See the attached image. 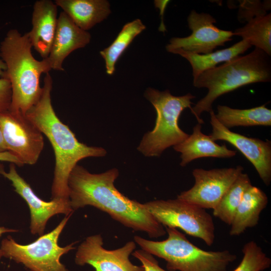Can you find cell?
Segmentation results:
<instances>
[{
  "mask_svg": "<svg viewBox=\"0 0 271 271\" xmlns=\"http://www.w3.org/2000/svg\"><path fill=\"white\" fill-rule=\"evenodd\" d=\"M118 175L116 168L92 174L76 165L68 181L69 199L73 210L92 206L107 213L124 226L145 232L151 238L165 235V228L143 204L129 199L117 190L114 183Z\"/></svg>",
  "mask_w": 271,
  "mask_h": 271,
  "instance_id": "cell-1",
  "label": "cell"
},
{
  "mask_svg": "<svg viewBox=\"0 0 271 271\" xmlns=\"http://www.w3.org/2000/svg\"><path fill=\"white\" fill-rule=\"evenodd\" d=\"M52 84L51 75L46 74L41 97L25 115L48 138L54 150L55 164L52 199H69L68 178L77 163L86 158L105 156L107 152L103 148L79 142L69 127L60 120L52 104Z\"/></svg>",
  "mask_w": 271,
  "mask_h": 271,
  "instance_id": "cell-2",
  "label": "cell"
},
{
  "mask_svg": "<svg viewBox=\"0 0 271 271\" xmlns=\"http://www.w3.org/2000/svg\"><path fill=\"white\" fill-rule=\"evenodd\" d=\"M28 33L10 30L0 47V56L7 69L5 77L11 85L9 110L25 115L38 101L42 93L40 76L51 70L47 59L38 61L33 56Z\"/></svg>",
  "mask_w": 271,
  "mask_h": 271,
  "instance_id": "cell-3",
  "label": "cell"
},
{
  "mask_svg": "<svg viewBox=\"0 0 271 271\" xmlns=\"http://www.w3.org/2000/svg\"><path fill=\"white\" fill-rule=\"evenodd\" d=\"M270 81V56L255 48L246 55L204 71L193 80L195 87L206 88L208 92L191 107V112L202 124L204 121L200 116L212 110V104L219 96L248 84Z\"/></svg>",
  "mask_w": 271,
  "mask_h": 271,
  "instance_id": "cell-4",
  "label": "cell"
},
{
  "mask_svg": "<svg viewBox=\"0 0 271 271\" xmlns=\"http://www.w3.org/2000/svg\"><path fill=\"white\" fill-rule=\"evenodd\" d=\"M168 237L160 241L134 236L141 249L164 259L170 271H227L236 259L229 250L206 251L191 243L177 229L165 227Z\"/></svg>",
  "mask_w": 271,
  "mask_h": 271,
  "instance_id": "cell-5",
  "label": "cell"
},
{
  "mask_svg": "<svg viewBox=\"0 0 271 271\" xmlns=\"http://www.w3.org/2000/svg\"><path fill=\"white\" fill-rule=\"evenodd\" d=\"M145 96L155 108L157 118L154 129L145 134L137 149L145 156L159 157L166 149L180 144L189 136L179 127L178 120L185 109H191V100L195 96L190 93L174 96L169 90L150 87Z\"/></svg>",
  "mask_w": 271,
  "mask_h": 271,
  "instance_id": "cell-6",
  "label": "cell"
},
{
  "mask_svg": "<svg viewBox=\"0 0 271 271\" xmlns=\"http://www.w3.org/2000/svg\"><path fill=\"white\" fill-rule=\"evenodd\" d=\"M71 215L66 216L51 231L26 245L17 243L9 236L1 242L3 256L23 264L30 271H69L60 257L75 248L74 244L61 247L59 236Z\"/></svg>",
  "mask_w": 271,
  "mask_h": 271,
  "instance_id": "cell-7",
  "label": "cell"
},
{
  "mask_svg": "<svg viewBox=\"0 0 271 271\" xmlns=\"http://www.w3.org/2000/svg\"><path fill=\"white\" fill-rule=\"evenodd\" d=\"M143 205L164 227L180 228L202 239L208 246L213 244L215 225L212 216L205 209L178 198L156 200Z\"/></svg>",
  "mask_w": 271,
  "mask_h": 271,
  "instance_id": "cell-8",
  "label": "cell"
},
{
  "mask_svg": "<svg viewBox=\"0 0 271 271\" xmlns=\"http://www.w3.org/2000/svg\"><path fill=\"white\" fill-rule=\"evenodd\" d=\"M0 127L8 151L23 164H35L43 150V134L21 112H0Z\"/></svg>",
  "mask_w": 271,
  "mask_h": 271,
  "instance_id": "cell-9",
  "label": "cell"
},
{
  "mask_svg": "<svg viewBox=\"0 0 271 271\" xmlns=\"http://www.w3.org/2000/svg\"><path fill=\"white\" fill-rule=\"evenodd\" d=\"M216 21L211 15L192 10L187 18L190 35L183 38L175 37L166 46L168 52L176 50L198 54H206L214 51L219 46L232 40L231 31L220 29L214 24Z\"/></svg>",
  "mask_w": 271,
  "mask_h": 271,
  "instance_id": "cell-10",
  "label": "cell"
},
{
  "mask_svg": "<svg viewBox=\"0 0 271 271\" xmlns=\"http://www.w3.org/2000/svg\"><path fill=\"white\" fill-rule=\"evenodd\" d=\"M243 171L241 166L208 170L195 169L192 171L194 185L182 192L177 198L205 209H213Z\"/></svg>",
  "mask_w": 271,
  "mask_h": 271,
  "instance_id": "cell-11",
  "label": "cell"
},
{
  "mask_svg": "<svg viewBox=\"0 0 271 271\" xmlns=\"http://www.w3.org/2000/svg\"><path fill=\"white\" fill-rule=\"evenodd\" d=\"M136 244L129 241L121 247L107 250L103 247L100 234L89 236L78 247L75 262L79 265L89 264L95 271H144L142 265H136L129 259Z\"/></svg>",
  "mask_w": 271,
  "mask_h": 271,
  "instance_id": "cell-12",
  "label": "cell"
},
{
  "mask_svg": "<svg viewBox=\"0 0 271 271\" xmlns=\"http://www.w3.org/2000/svg\"><path fill=\"white\" fill-rule=\"evenodd\" d=\"M0 174L11 181L15 192L27 203L30 212V228L32 234L39 236L44 234L46 224L53 216L58 214L68 216L74 212L69 199H52L50 201H45L39 198L18 173L15 164L10 163L8 172L0 165Z\"/></svg>",
  "mask_w": 271,
  "mask_h": 271,
  "instance_id": "cell-13",
  "label": "cell"
},
{
  "mask_svg": "<svg viewBox=\"0 0 271 271\" xmlns=\"http://www.w3.org/2000/svg\"><path fill=\"white\" fill-rule=\"evenodd\" d=\"M212 132L209 135L214 141L228 142L235 147L252 164L263 183L271 182V142L249 138L231 131L216 119L212 110L209 112Z\"/></svg>",
  "mask_w": 271,
  "mask_h": 271,
  "instance_id": "cell-14",
  "label": "cell"
},
{
  "mask_svg": "<svg viewBox=\"0 0 271 271\" xmlns=\"http://www.w3.org/2000/svg\"><path fill=\"white\" fill-rule=\"evenodd\" d=\"M91 35L78 27L64 12L60 13L49 55L46 58L51 69L63 71L64 59L73 51L84 47Z\"/></svg>",
  "mask_w": 271,
  "mask_h": 271,
  "instance_id": "cell-15",
  "label": "cell"
},
{
  "mask_svg": "<svg viewBox=\"0 0 271 271\" xmlns=\"http://www.w3.org/2000/svg\"><path fill=\"white\" fill-rule=\"evenodd\" d=\"M57 20V6L55 3L50 0H40L35 3L32 28L28 33L32 47L43 59L49 55Z\"/></svg>",
  "mask_w": 271,
  "mask_h": 271,
  "instance_id": "cell-16",
  "label": "cell"
},
{
  "mask_svg": "<svg viewBox=\"0 0 271 271\" xmlns=\"http://www.w3.org/2000/svg\"><path fill=\"white\" fill-rule=\"evenodd\" d=\"M181 154L180 166L185 167L192 161L204 157L229 158L235 156L236 151L227 148L225 144L219 145L208 135L202 131V125L197 123L193 132L180 144L173 147Z\"/></svg>",
  "mask_w": 271,
  "mask_h": 271,
  "instance_id": "cell-17",
  "label": "cell"
},
{
  "mask_svg": "<svg viewBox=\"0 0 271 271\" xmlns=\"http://www.w3.org/2000/svg\"><path fill=\"white\" fill-rule=\"evenodd\" d=\"M268 203L266 194L259 188L250 185L244 191L230 225L229 234L239 235L248 228L257 225L261 212Z\"/></svg>",
  "mask_w": 271,
  "mask_h": 271,
  "instance_id": "cell-18",
  "label": "cell"
},
{
  "mask_svg": "<svg viewBox=\"0 0 271 271\" xmlns=\"http://www.w3.org/2000/svg\"><path fill=\"white\" fill-rule=\"evenodd\" d=\"M55 3L78 27L86 31L111 13L109 3L105 0H56Z\"/></svg>",
  "mask_w": 271,
  "mask_h": 271,
  "instance_id": "cell-19",
  "label": "cell"
},
{
  "mask_svg": "<svg viewBox=\"0 0 271 271\" xmlns=\"http://www.w3.org/2000/svg\"><path fill=\"white\" fill-rule=\"evenodd\" d=\"M251 47L247 41L241 40L229 48L206 54H193L182 50H174L172 53L180 55L188 61L195 80L201 73L215 68L217 64L242 55Z\"/></svg>",
  "mask_w": 271,
  "mask_h": 271,
  "instance_id": "cell-20",
  "label": "cell"
},
{
  "mask_svg": "<svg viewBox=\"0 0 271 271\" xmlns=\"http://www.w3.org/2000/svg\"><path fill=\"white\" fill-rule=\"evenodd\" d=\"M215 116L222 125L229 129L238 126L271 125V110L265 105L248 109L218 105Z\"/></svg>",
  "mask_w": 271,
  "mask_h": 271,
  "instance_id": "cell-21",
  "label": "cell"
},
{
  "mask_svg": "<svg viewBox=\"0 0 271 271\" xmlns=\"http://www.w3.org/2000/svg\"><path fill=\"white\" fill-rule=\"evenodd\" d=\"M233 36L242 38L251 46L258 48L271 56V14L255 17L244 26L237 28Z\"/></svg>",
  "mask_w": 271,
  "mask_h": 271,
  "instance_id": "cell-22",
  "label": "cell"
},
{
  "mask_svg": "<svg viewBox=\"0 0 271 271\" xmlns=\"http://www.w3.org/2000/svg\"><path fill=\"white\" fill-rule=\"evenodd\" d=\"M145 29L146 26L139 19L126 23L111 44L100 52L105 60L107 74L114 73L117 60L134 38Z\"/></svg>",
  "mask_w": 271,
  "mask_h": 271,
  "instance_id": "cell-23",
  "label": "cell"
},
{
  "mask_svg": "<svg viewBox=\"0 0 271 271\" xmlns=\"http://www.w3.org/2000/svg\"><path fill=\"white\" fill-rule=\"evenodd\" d=\"M251 185L248 175L242 172L213 209V216L230 225L244 191Z\"/></svg>",
  "mask_w": 271,
  "mask_h": 271,
  "instance_id": "cell-24",
  "label": "cell"
},
{
  "mask_svg": "<svg viewBox=\"0 0 271 271\" xmlns=\"http://www.w3.org/2000/svg\"><path fill=\"white\" fill-rule=\"evenodd\" d=\"M242 251L243 258L233 271H263L270 266V258L255 241L245 244Z\"/></svg>",
  "mask_w": 271,
  "mask_h": 271,
  "instance_id": "cell-25",
  "label": "cell"
},
{
  "mask_svg": "<svg viewBox=\"0 0 271 271\" xmlns=\"http://www.w3.org/2000/svg\"><path fill=\"white\" fill-rule=\"evenodd\" d=\"M237 19L240 23H247L251 19L266 15L270 9V1L261 2L258 0L239 1Z\"/></svg>",
  "mask_w": 271,
  "mask_h": 271,
  "instance_id": "cell-26",
  "label": "cell"
},
{
  "mask_svg": "<svg viewBox=\"0 0 271 271\" xmlns=\"http://www.w3.org/2000/svg\"><path fill=\"white\" fill-rule=\"evenodd\" d=\"M131 254L141 262L144 271H167L159 266L153 255L142 249L133 251Z\"/></svg>",
  "mask_w": 271,
  "mask_h": 271,
  "instance_id": "cell-27",
  "label": "cell"
},
{
  "mask_svg": "<svg viewBox=\"0 0 271 271\" xmlns=\"http://www.w3.org/2000/svg\"><path fill=\"white\" fill-rule=\"evenodd\" d=\"M12 101V88L9 80L0 78V112L9 110Z\"/></svg>",
  "mask_w": 271,
  "mask_h": 271,
  "instance_id": "cell-28",
  "label": "cell"
},
{
  "mask_svg": "<svg viewBox=\"0 0 271 271\" xmlns=\"http://www.w3.org/2000/svg\"><path fill=\"white\" fill-rule=\"evenodd\" d=\"M0 161L8 162L10 163H13L19 167L23 166V164L19 160V159L13 153L9 151H6L0 153Z\"/></svg>",
  "mask_w": 271,
  "mask_h": 271,
  "instance_id": "cell-29",
  "label": "cell"
},
{
  "mask_svg": "<svg viewBox=\"0 0 271 271\" xmlns=\"http://www.w3.org/2000/svg\"><path fill=\"white\" fill-rule=\"evenodd\" d=\"M19 230L14 229L6 228L5 227H0V236L4 233L7 232H17ZM3 256V253L0 248V259Z\"/></svg>",
  "mask_w": 271,
  "mask_h": 271,
  "instance_id": "cell-30",
  "label": "cell"
},
{
  "mask_svg": "<svg viewBox=\"0 0 271 271\" xmlns=\"http://www.w3.org/2000/svg\"><path fill=\"white\" fill-rule=\"evenodd\" d=\"M6 151H8L6 148L3 132L0 127V153H3Z\"/></svg>",
  "mask_w": 271,
  "mask_h": 271,
  "instance_id": "cell-31",
  "label": "cell"
},
{
  "mask_svg": "<svg viewBox=\"0 0 271 271\" xmlns=\"http://www.w3.org/2000/svg\"><path fill=\"white\" fill-rule=\"evenodd\" d=\"M7 67L5 62L0 59V76L4 77Z\"/></svg>",
  "mask_w": 271,
  "mask_h": 271,
  "instance_id": "cell-32",
  "label": "cell"
}]
</instances>
